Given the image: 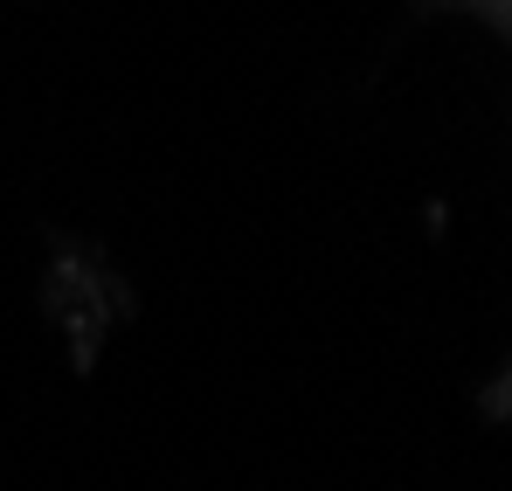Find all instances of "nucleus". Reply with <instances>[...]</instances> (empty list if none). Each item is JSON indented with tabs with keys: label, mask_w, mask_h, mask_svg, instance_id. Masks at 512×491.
<instances>
[]
</instances>
